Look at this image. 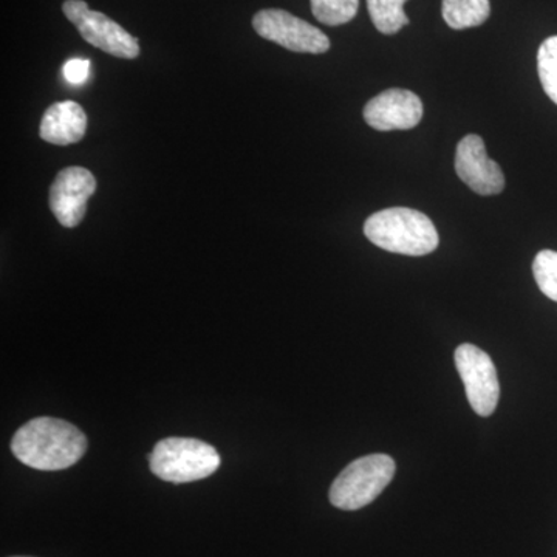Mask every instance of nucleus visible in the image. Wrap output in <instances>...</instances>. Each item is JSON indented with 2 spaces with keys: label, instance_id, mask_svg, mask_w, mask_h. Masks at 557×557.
I'll list each match as a JSON object with an SVG mask.
<instances>
[{
  "label": "nucleus",
  "instance_id": "1",
  "mask_svg": "<svg viewBox=\"0 0 557 557\" xmlns=\"http://www.w3.org/2000/svg\"><path fill=\"white\" fill-rule=\"evenodd\" d=\"M86 450V435L60 418H35L20 428L11 440L14 457L39 471H62L73 467Z\"/></svg>",
  "mask_w": 557,
  "mask_h": 557
},
{
  "label": "nucleus",
  "instance_id": "2",
  "mask_svg": "<svg viewBox=\"0 0 557 557\" xmlns=\"http://www.w3.org/2000/svg\"><path fill=\"white\" fill-rule=\"evenodd\" d=\"M364 234L376 247L413 258L431 255L440 244L432 220L410 208H388L375 212L366 220Z\"/></svg>",
  "mask_w": 557,
  "mask_h": 557
},
{
  "label": "nucleus",
  "instance_id": "3",
  "mask_svg": "<svg viewBox=\"0 0 557 557\" xmlns=\"http://www.w3.org/2000/svg\"><path fill=\"white\" fill-rule=\"evenodd\" d=\"M153 475L171 483H189L214 474L218 450L197 438L170 437L157 443L149 457Z\"/></svg>",
  "mask_w": 557,
  "mask_h": 557
},
{
  "label": "nucleus",
  "instance_id": "4",
  "mask_svg": "<svg viewBox=\"0 0 557 557\" xmlns=\"http://www.w3.org/2000/svg\"><path fill=\"white\" fill-rule=\"evenodd\" d=\"M394 458L372 454L351 461L330 487V502L344 511L368 507L386 490L395 475Z\"/></svg>",
  "mask_w": 557,
  "mask_h": 557
},
{
  "label": "nucleus",
  "instance_id": "5",
  "mask_svg": "<svg viewBox=\"0 0 557 557\" xmlns=\"http://www.w3.org/2000/svg\"><path fill=\"white\" fill-rule=\"evenodd\" d=\"M62 11L90 46L121 60H135L139 57L138 39L124 30L119 22L110 20L100 11L91 10L84 0H65Z\"/></svg>",
  "mask_w": 557,
  "mask_h": 557
},
{
  "label": "nucleus",
  "instance_id": "6",
  "mask_svg": "<svg viewBox=\"0 0 557 557\" xmlns=\"http://www.w3.org/2000/svg\"><path fill=\"white\" fill-rule=\"evenodd\" d=\"M252 27L260 38L296 53L321 54L330 50V39L324 32L285 10L259 11L252 17Z\"/></svg>",
  "mask_w": 557,
  "mask_h": 557
},
{
  "label": "nucleus",
  "instance_id": "7",
  "mask_svg": "<svg viewBox=\"0 0 557 557\" xmlns=\"http://www.w3.org/2000/svg\"><path fill=\"white\" fill-rule=\"evenodd\" d=\"M456 366L471 408L480 417L493 416L500 398V384L493 359L482 348L461 344L456 350Z\"/></svg>",
  "mask_w": 557,
  "mask_h": 557
},
{
  "label": "nucleus",
  "instance_id": "8",
  "mask_svg": "<svg viewBox=\"0 0 557 557\" xmlns=\"http://www.w3.org/2000/svg\"><path fill=\"white\" fill-rule=\"evenodd\" d=\"M97 190V178L86 168H65L54 178L49 203L54 218L65 228H75L87 212V201Z\"/></svg>",
  "mask_w": 557,
  "mask_h": 557
},
{
  "label": "nucleus",
  "instance_id": "9",
  "mask_svg": "<svg viewBox=\"0 0 557 557\" xmlns=\"http://www.w3.org/2000/svg\"><path fill=\"white\" fill-rule=\"evenodd\" d=\"M456 171L461 182L480 196H497L505 189L504 171L487 157L479 135H467L458 143Z\"/></svg>",
  "mask_w": 557,
  "mask_h": 557
},
{
  "label": "nucleus",
  "instance_id": "10",
  "mask_svg": "<svg viewBox=\"0 0 557 557\" xmlns=\"http://www.w3.org/2000/svg\"><path fill=\"white\" fill-rule=\"evenodd\" d=\"M423 119V102L413 91L388 89L373 98L364 108V120L381 132L408 131Z\"/></svg>",
  "mask_w": 557,
  "mask_h": 557
},
{
  "label": "nucleus",
  "instance_id": "11",
  "mask_svg": "<svg viewBox=\"0 0 557 557\" xmlns=\"http://www.w3.org/2000/svg\"><path fill=\"white\" fill-rule=\"evenodd\" d=\"M87 115L78 102H54L44 113L39 135L50 145L69 146L81 141L86 135Z\"/></svg>",
  "mask_w": 557,
  "mask_h": 557
},
{
  "label": "nucleus",
  "instance_id": "12",
  "mask_svg": "<svg viewBox=\"0 0 557 557\" xmlns=\"http://www.w3.org/2000/svg\"><path fill=\"white\" fill-rule=\"evenodd\" d=\"M443 17L454 30L479 27L491 14L490 0H443Z\"/></svg>",
  "mask_w": 557,
  "mask_h": 557
},
{
  "label": "nucleus",
  "instance_id": "13",
  "mask_svg": "<svg viewBox=\"0 0 557 557\" xmlns=\"http://www.w3.org/2000/svg\"><path fill=\"white\" fill-rule=\"evenodd\" d=\"M408 0H368L370 17L376 30L383 35H395L409 24L405 13Z\"/></svg>",
  "mask_w": 557,
  "mask_h": 557
},
{
  "label": "nucleus",
  "instance_id": "14",
  "mask_svg": "<svg viewBox=\"0 0 557 557\" xmlns=\"http://www.w3.org/2000/svg\"><path fill=\"white\" fill-rule=\"evenodd\" d=\"M311 13L330 27L347 24L358 14L359 0H310Z\"/></svg>",
  "mask_w": 557,
  "mask_h": 557
},
{
  "label": "nucleus",
  "instance_id": "15",
  "mask_svg": "<svg viewBox=\"0 0 557 557\" xmlns=\"http://www.w3.org/2000/svg\"><path fill=\"white\" fill-rule=\"evenodd\" d=\"M537 70L545 94L557 104V36L545 39L539 47Z\"/></svg>",
  "mask_w": 557,
  "mask_h": 557
},
{
  "label": "nucleus",
  "instance_id": "16",
  "mask_svg": "<svg viewBox=\"0 0 557 557\" xmlns=\"http://www.w3.org/2000/svg\"><path fill=\"white\" fill-rule=\"evenodd\" d=\"M533 274L539 289L548 299L557 302V252L553 249L537 252L533 262Z\"/></svg>",
  "mask_w": 557,
  "mask_h": 557
},
{
  "label": "nucleus",
  "instance_id": "17",
  "mask_svg": "<svg viewBox=\"0 0 557 557\" xmlns=\"http://www.w3.org/2000/svg\"><path fill=\"white\" fill-rule=\"evenodd\" d=\"M62 75H64L65 81L73 84V86H81V84H84L89 79L90 61L81 60V58L67 61L65 62L64 67H62Z\"/></svg>",
  "mask_w": 557,
  "mask_h": 557
},
{
  "label": "nucleus",
  "instance_id": "18",
  "mask_svg": "<svg viewBox=\"0 0 557 557\" xmlns=\"http://www.w3.org/2000/svg\"><path fill=\"white\" fill-rule=\"evenodd\" d=\"M16 557H24V556H16Z\"/></svg>",
  "mask_w": 557,
  "mask_h": 557
}]
</instances>
